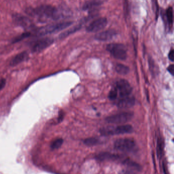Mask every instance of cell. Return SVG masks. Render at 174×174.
<instances>
[{
    "label": "cell",
    "mask_w": 174,
    "mask_h": 174,
    "mask_svg": "<svg viewBox=\"0 0 174 174\" xmlns=\"http://www.w3.org/2000/svg\"><path fill=\"white\" fill-rule=\"evenodd\" d=\"M106 50L110 53L113 57L119 60H125L127 57L126 46L119 43H111L106 46Z\"/></svg>",
    "instance_id": "4"
},
{
    "label": "cell",
    "mask_w": 174,
    "mask_h": 174,
    "mask_svg": "<svg viewBox=\"0 0 174 174\" xmlns=\"http://www.w3.org/2000/svg\"><path fill=\"white\" fill-rule=\"evenodd\" d=\"M117 91L116 88L113 86V88H112V89L110 90L109 93L108 98H109L110 100L112 101L113 102H114V101L116 100V99H117Z\"/></svg>",
    "instance_id": "21"
},
{
    "label": "cell",
    "mask_w": 174,
    "mask_h": 174,
    "mask_svg": "<svg viewBox=\"0 0 174 174\" xmlns=\"http://www.w3.org/2000/svg\"><path fill=\"white\" fill-rule=\"evenodd\" d=\"M116 71L120 75H127L129 72V68L126 65L122 63H117L116 66Z\"/></svg>",
    "instance_id": "16"
},
{
    "label": "cell",
    "mask_w": 174,
    "mask_h": 174,
    "mask_svg": "<svg viewBox=\"0 0 174 174\" xmlns=\"http://www.w3.org/2000/svg\"><path fill=\"white\" fill-rule=\"evenodd\" d=\"M28 57H29V54L26 51L20 53L15 56L12 59V60L10 62V65L11 66H16L22 62L26 60L28 58Z\"/></svg>",
    "instance_id": "13"
},
{
    "label": "cell",
    "mask_w": 174,
    "mask_h": 174,
    "mask_svg": "<svg viewBox=\"0 0 174 174\" xmlns=\"http://www.w3.org/2000/svg\"><path fill=\"white\" fill-rule=\"evenodd\" d=\"M163 172L165 174H168V168H167V166H166V163H165V162H163Z\"/></svg>",
    "instance_id": "28"
},
{
    "label": "cell",
    "mask_w": 174,
    "mask_h": 174,
    "mask_svg": "<svg viewBox=\"0 0 174 174\" xmlns=\"http://www.w3.org/2000/svg\"><path fill=\"white\" fill-rule=\"evenodd\" d=\"M114 87L117 91V99L130 96L132 92L131 85L125 79H120L117 81Z\"/></svg>",
    "instance_id": "5"
},
{
    "label": "cell",
    "mask_w": 174,
    "mask_h": 174,
    "mask_svg": "<svg viewBox=\"0 0 174 174\" xmlns=\"http://www.w3.org/2000/svg\"><path fill=\"white\" fill-rule=\"evenodd\" d=\"M63 139H57L56 140H54L51 144V148L52 149H56L59 148L63 143Z\"/></svg>",
    "instance_id": "22"
},
{
    "label": "cell",
    "mask_w": 174,
    "mask_h": 174,
    "mask_svg": "<svg viewBox=\"0 0 174 174\" xmlns=\"http://www.w3.org/2000/svg\"><path fill=\"white\" fill-rule=\"evenodd\" d=\"M133 117L132 112H123L109 116L106 119L107 123L113 124H122L131 120Z\"/></svg>",
    "instance_id": "7"
},
{
    "label": "cell",
    "mask_w": 174,
    "mask_h": 174,
    "mask_svg": "<svg viewBox=\"0 0 174 174\" xmlns=\"http://www.w3.org/2000/svg\"><path fill=\"white\" fill-rule=\"evenodd\" d=\"M15 20L17 23L20 24V26H27L28 25V21L27 20V19L25 17H23V16H19L17 15L15 17Z\"/></svg>",
    "instance_id": "19"
},
{
    "label": "cell",
    "mask_w": 174,
    "mask_h": 174,
    "mask_svg": "<svg viewBox=\"0 0 174 174\" xmlns=\"http://www.w3.org/2000/svg\"><path fill=\"white\" fill-rule=\"evenodd\" d=\"M54 42L51 37H45L33 42L31 45V50L33 53L40 52L50 46Z\"/></svg>",
    "instance_id": "8"
},
{
    "label": "cell",
    "mask_w": 174,
    "mask_h": 174,
    "mask_svg": "<svg viewBox=\"0 0 174 174\" xmlns=\"http://www.w3.org/2000/svg\"><path fill=\"white\" fill-rule=\"evenodd\" d=\"M157 145V156L158 158H160L163 156L165 148V143L162 138L159 137L158 139Z\"/></svg>",
    "instance_id": "15"
},
{
    "label": "cell",
    "mask_w": 174,
    "mask_h": 174,
    "mask_svg": "<svg viewBox=\"0 0 174 174\" xmlns=\"http://www.w3.org/2000/svg\"><path fill=\"white\" fill-rule=\"evenodd\" d=\"M168 58H169V60H171V61H174V50H171L170 52H169V54H168Z\"/></svg>",
    "instance_id": "26"
},
{
    "label": "cell",
    "mask_w": 174,
    "mask_h": 174,
    "mask_svg": "<svg viewBox=\"0 0 174 174\" xmlns=\"http://www.w3.org/2000/svg\"><path fill=\"white\" fill-rule=\"evenodd\" d=\"M174 66L173 65H170L168 67V68H167V70H168V72L172 76L174 75Z\"/></svg>",
    "instance_id": "27"
},
{
    "label": "cell",
    "mask_w": 174,
    "mask_h": 174,
    "mask_svg": "<svg viewBox=\"0 0 174 174\" xmlns=\"http://www.w3.org/2000/svg\"><path fill=\"white\" fill-rule=\"evenodd\" d=\"M72 22H61L47 25L40 28L37 31V34L39 36L47 35L54 33L58 32L72 25Z\"/></svg>",
    "instance_id": "2"
},
{
    "label": "cell",
    "mask_w": 174,
    "mask_h": 174,
    "mask_svg": "<svg viewBox=\"0 0 174 174\" xmlns=\"http://www.w3.org/2000/svg\"><path fill=\"white\" fill-rule=\"evenodd\" d=\"M121 174H135L132 171H129V170H125V171H122Z\"/></svg>",
    "instance_id": "29"
},
{
    "label": "cell",
    "mask_w": 174,
    "mask_h": 174,
    "mask_svg": "<svg viewBox=\"0 0 174 174\" xmlns=\"http://www.w3.org/2000/svg\"><path fill=\"white\" fill-rule=\"evenodd\" d=\"M114 103L117 106L120 108H128L133 106L135 104V98L134 96L130 95L125 97L120 98L114 101Z\"/></svg>",
    "instance_id": "10"
},
{
    "label": "cell",
    "mask_w": 174,
    "mask_h": 174,
    "mask_svg": "<svg viewBox=\"0 0 174 174\" xmlns=\"http://www.w3.org/2000/svg\"><path fill=\"white\" fill-rule=\"evenodd\" d=\"M80 28H81V25H77V26H76L62 33L59 35V37L60 39H64L65 37H67L70 34H72L73 33L75 32L76 31L80 29Z\"/></svg>",
    "instance_id": "17"
},
{
    "label": "cell",
    "mask_w": 174,
    "mask_h": 174,
    "mask_svg": "<svg viewBox=\"0 0 174 174\" xmlns=\"http://www.w3.org/2000/svg\"><path fill=\"white\" fill-rule=\"evenodd\" d=\"M115 30L109 29L98 33L94 35V39L100 41H108L111 40L117 35Z\"/></svg>",
    "instance_id": "11"
},
{
    "label": "cell",
    "mask_w": 174,
    "mask_h": 174,
    "mask_svg": "<svg viewBox=\"0 0 174 174\" xmlns=\"http://www.w3.org/2000/svg\"><path fill=\"white\" fill-rule=\"evenodd\" d=\"M99 140L94 137H91L86 139L84 140V143L88 146H92L99 143Z\"/></svg>",
    "instance_id": "20"
},
{
    "label": "cell",
    "mask_w": 174,
    "mask_h": 174,
    "mask_svg": "<svg viewBox=\"0 0 174 174\" xmlns=\"http://www.w3.org/2000/svg\"><path fill=\"white\" fill-rule=\"evenodd\" d=\"M133 129L131 125H120L119 126H108L101 128L100 132L102 135L110 136L126 134L132 132Z\"/></svg>",
    "instance_id": "3"
},
{
    "label": "cell",
    "mask_w": 174,
    "mask_h": 174,
    "mask_svg": "<svg viewBox=\"0 0 174 174\" xmlns=\"http://www.w3.org/2000/svg\"><path fill=\"white\" fill-rule=\"evenodd\" d=\"M108 21L106 17H99L94 20L86 27V31L89 32H97L106 26Z\"/></svg>",
    "instance_id": "9"
},
{
    "label": "cell",
    "mask_w": 174,
    "mask_h": 174,
    "mask_svg": "<svg viewBox=\"0 0 174 174\" xmlns=\"http://www.w3.org/2000/svg\"><path fill=\"white\" fill-rule=\"evenodd\" d=\"M149 63L150 69L152 73H155V63L152 59L151 57L149 58Z\"/></svg>",
    "instance_id": "23"
},
{
    "label": "cell",
    "mask_w": 174,
    "mask_h": 174,
    "mask_svg": "<svg viewBox=\"0 0 174 174\" xmlns=\"http://www.w3.org/2000/svg\"><path fill=\"white\" fill-rule=\"evenodd\" d=\"M103 2L101 1H86L83 4L82 8H83V10L90 9H91L92 8L101 5Z\"/></svg>",
    "instance_id": "14"
},
{
    "label": "cell",
    "mask_w": 174,
    "mask_h": 174,
    "mask_svg": "<svg viewBox=\"0 0 174 174\" xmlns=\"http://www.w3.org/2000/svg\"><path fill=\"white\" fill-rule=\"evenodd\" d=\"M6 83V81L5 79H1L0 80V91L2 90L5 87Z\"/></svg>",
    "instance_id": "25"
},
{
    "label": "cell",
    "mask_w": 174,
    "mask_h": 174,
    "mask_svg": "<svg viewBox=\"0 0 174 174\" xmlns=\"http://www.w3.org/2000/svg\"><path fill=\"white\" fill-rule=\"evenodd\" d=\"M166 19L169 25H172L173 24V9L172 7H169L166 9Z\"/></svg>",
    "instance_id": "18"
},
{
    "label": "cell",
    "mask_w": 174,
    "mask_h": 174,
    "mask_svg": "<svg viewBox=\"0 0 174 174\" xmlns=\"http://www.w3.org/2000/svg\"><path fill=\"white\" fill-rule=\"evenodd\" d=\"M135 143L132 139H120L114 143V148L118 151L123 152H129L134 150L135 148Z\"/></svg>",
    "instance_id": "6"
},
{
    "label": "cell",
    "mask_w": 174,
    "mask_h": 174,
    "mask_svg": "<svg viewBox=\"0 0 174 174\" xmlns=\"http://www.w3.org/2000/svg\"><path fill=\"white\" fill-rule=\"evenodd\" d=\"M30 35L29 33H25L24 34H23L21 35L19 37H17V39L14 40V43L19 42L20 40H22L23 39H25L26 37H28Z\"/></svg>",
    "instance_id": "24"
},
{
    "label": "cell",
    "mask_w": 174,
    "mask_h": 174,
    "mask_svg": "<svg viewBox=\"0 0 174 174\" xmlns=\"http://www.w3.org/2000/svg\"><path fill=\"white\" fill-rule=\"evenodd\" d=\"M96 158L98 160L100 161H120L122 162V163H123L125 159H124L123 157L117 155H115V154H111L110 153H101L96 156Z\"/></svg>",
    "instance_id": "12"
},
{
    "label": "cell",
    "mask_w": 174,
    "mask_h": 174,
    "mask_svg": "<svg viewBox=\"0 0 174 174\" xmlns=\"http://www.w3.org/2000/svg\"><path fill=\"white\" fill-rule=\"evenodd\" d=\"M62 9L51 5H43L37 8H33L30 11V14L42 19H51L58 20L65 18V13Z\"/></svg>",
    "instance_id": "1"
}]
</instances>
